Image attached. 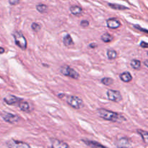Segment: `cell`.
Wrapping results in <instances>:
<instances>
[{"label":"cell","mask_w":148,"mask_h":148,"mask_svg":"<svg viewBox=\"0 0 148 148\" xmlns=\"http://www.w3.org/2000/svg\"><path fill=\"white\" fill-rule=\"evenodd\" d=\"M97 114L101 119H103L106 121H112V122L121 123L127 121V119L121 114L108 111L105 108H98L97 110Z\"/></svg>","instance_id":"6da1fadb"},{"label":"cell","mask_w":148,"mask_h":148,"mask_svg":"<svg viewBox=\"0 0 148 148\" xmlns=\"http://www.w3.org/2000/svg\"><path fill=\"white\" fill-rule=\"evenodd\" d=\"M65 101L69 106L75 109H80L83 107V101L80 98L75 95H65Z\"/></svg>","instance_id":"7a4b0ae2"},{"label":"cell","mask_w":148,"mask_h":148,"mask_svg":"<svg viewBox=\"0 0 148 148\" xmlns=\"http://www.w3.org/2000/svg\"><path fill=\"white\" fill-rule=\"evenodd\" d=\"M14 39V43L22 50H25L27 49V40L24 35L19 31H14L12 34Z\"/></svg>","instance_id":"3957f363"},{"label":"cell","mask_w":148,"mask_h":148,"mask_svg":"<svg viewBox=\"0 0 148 148\" xmlns=\"http://www.w3.org/2000/svg\"><path fill=\"white\" fill-rule=\"evenodd\" d=\"M60 72L62 75H64V76L69 77L72 78L74 79H79V75L77 71L72 69L71 66H67V65H64L61 67Z\"/></svg>","instance_id":"277c9868"},{"label":"cell","mask_w":148,"mask_h":148,"mask_svg":"<svg viewBox=\"0 0 148 148\" xmlns=\"http://www.w3.org/2000/svg\"><path fill=\"white\" fill-rule=\"evenodd\" d=\"M117 148H131L132 146V140L127 137H121L115 142Z\"/></svg>","instance_id":"5b68a950"},{"label":"cell","mask_w":148,"mask_h":148,"mask_svg":"<svg viewBox=\"0 0 148 148\" xmlns=\"http://www.w3.org/2000/svg\"><path fill=\"white\" fill-rule=\"evenodd\" d=\"M1 116L6 122L9 124H16L20 120V117L18 115L11 114V113L2 112L1 114Z\"/></svg>","instance_id":"8992f818"},{"label":"cell","mask_w":148,"mask_h":148,"mask_svg":"<svg viewBox=\"0 0 148 148\" xmlns=\"http://www.w3.org/2000/svg\"><path fill=\"white\" fill-rule=\"evenodd\" d=\"M107 97L109 101L113 102L119 103L122 100V96L119 91L115 90H108L106 92Z\"/></svg>","instance_id":"52a82bcc"},{"label":"cell","mask_w":148,"mask_h":148,"mask_svg":"<svg viewBox=\"0 0 148 148\" xmlns=\"http://www.w3.org/2000/svg\"><path fill=\"white\" fill-rule=\"evenodd\" d=\"M7 146L8 148H31L27 143L15 140H10L7 141Z\"/></svg>","instance_id":"ba28073f"},{"label":"cell","mask_w":148,"mask_h":148,"mask_svg":"<svg viewBox=\"0 0 148 148\" xmlns=\"http://www.w3.org/2000/svg\"><path fill=\"white\" fill-rule=\"evenodd\" d=\"M51 148H70L67 143L57 139H51Z\"/></svg>","instance_id":"9c48e42d"},{"label":"cell","mask_w":148,"mask_h":148,"mask_svg":"<svg viewBox=\"0 0 148 148\" xmlns=\"http://www.w3.org/2000/svg\"><path fill=\"white\" fill-rule=\"evenodd\" d=\"M23 101V99L20 98H18L14 95H7V97L4 98V101L7 104V105H14L16 103H19L20 102Z\"/></svg>","instance_id":"30bf717a"},{"label":"cell","mask_w":148,"mask_h":148,"mask_svg":"<svg viewBox=\"0 0 148 148\" xmlns=\"http://www.w3.org/2000/svg\"><path fill=\"white\" fill-rule=\"evenodd\" d=\"M106 24L108 27L111 29H117L121 26V23L116 18H109L107 20Z\"/></svg>","instance_id":"8fae6325"},{"label":"cell","mask_w":148,"mask_h":148,"mask_svg":"<svg viewBox=\"0 0 148 148\" xmlns=\"http://www.w3.org/2000/svg\"><path fill=\"white\" fill-rule=\"evenodd\" d=\"M82 141L83 142L85 145L90 146V147H95V148H107L104 145H101V143H98V142L92 141V140H82Z\"/></svg>","instance_id":"7c38bea8"},{"label":"cell","mask_w":148,"mask_h":148,"mask_svg":"<svg viewBox=\"0 0 148 148\" xmlns=\"http://www.w3.org/2000/svg\"><path fill=\"white\" fill-rule=\"evenodd\" d=\"M18 106L20 108V109L22 111L25 113H30V104H29L28 102L27 101H23L19 103Z\"/></svg>","instance_id":"4fadbf2b"},{"label":"cell","mask_w":148,"mask_h":148,"mask_svg":"<svg viewBox=\"0 0 148 148\" xmlns=\"http://www.w3.org/2000/svg\"><path fill=\"white\" fill-rule=\"evenodd\" d=\"M119 77L121 81L124 82H130L132 80V76L129 72H122L121 75H119Z\"/></svg>","instance_id":"5bb4252c"},{"label":"cell","mask_w":148,"mask_h":148,"mask_svg":"<svg viewBox=\"0 0 148 148\" xmlns=\"http://www.w3.org/2000/svg\"><path fill=\"white\" fill-rule=\"evenodd\" d=\"M69 10H70L71 13H72L73 15H75V16L80 15V14L82 13V8L77 5H74V6H72V7H70Z\"/></svg>","instance_id":"9a60e30c"},{"label":"cell","mask_w":148,"mask_h":148,"mask_svg":"<svg viewBox=\"0 0 148 148\" xmlns=\"http://www.w3.org/2000/svg\"><path fill=\"white\" fill-rule=\"evenodd\" d=\"M63 42L64 44L66 46H69L74 45V41L72 40V38L69 34H66L64 36L63 38Z\"/></svg>","instance_id":"2e32d148"},{"label":"cell","mask_w":148,"mask_h":148,"mask_svg":"<svg viewBox=\"0 0 148 148\" xmlns=\"http://www.w3.org/2000/svg\"><path fill=\"white\" fill-rule=\"evenodd\" d=\"M137 133L141 136L143 142L148 145V132L144 131V130H137Z\"/></svg>","instance_id":"e0dca14e"},{"label":"cell","mask_w":148,"mask_h":148,"mask_svg":"<svg viewBox=\"0 0 148 148\" xmlns=\"http://www.w3.org/2000/svg\"><path fill=\"white\" fill-rule=\"evenodd\" d=\"M108 6H109L111 9H114V10H125L129 9L128 7H126V6L121 5V4H112V3H108Z\"/></svg>","instance_id":"ac0fdd59"},{"label":"cell","mask_w":148,"mask_h":148,"mask_svg":"<svg viewBox=\"0 0 148 148\" xmlns=\"http://www.w3.org/2000/svg\"><path fill=\"white\" fill-rule=\"evenodd\" d=\"M107 56L110 60H114L117 57V52L114 49H110L107 51Z\"/></svg>","instance_id":"d6986e66"},{"label":"cell","mask_w":148,"mask_h":148,"mask_svg":"<svg viewBox=\"0 0 148 148\" xmlns=\"http://www.w3.org/2000/svg\"><path fill=\"white\" fill-rule=\"evenodd\" d=\"M36 10L38 12L43 14V13H46L47 12L48 6L44 4H38L36 5Z\"/></svg>","instance_id":"ffe728a7"},{"label":"cell","mask_w":148,"mask_h":148,"mask_svg":"<svg viewBox=\"0 0 148 148\" xmlns=\"http://www.w3.org/2000/svg\"><path fill=\"white\" fill-rule=\"evenodd\" d=\"M113 39H114L113 36L108 33H103V34L101 36V40H102L104 43H109V42L112 41Z\"/></svg>","instance_id":"44dd1931"},{"label":"cell","mask_w":148,"mask_h":148,"mask_svg":"<svg viewBox=\"0 0 148 148\" xmlns=\"http://www.w3.org/2000/svg\"><path fill=\"white\" fill-rule=\"evenodd\" d=\"M130 65L134 69H139L141 66V62L138 59H133V60H132Z\"/></svg>","instance_id":"7402d4cb"},{"label":"cell","mask_w":148,"mask_h":148,"mask_svg":"<svg viewBox=\"0 0 148 148\" xmlns=\"http://www.w3.org/2000/svg\"><path fill=\"white\" fill-rule=\"evenodd\" d=\"M101 82H102L103 85H106V86H109V85H112V84L114 83V80H113L112 78L104 77L101 79Z\"/></svg>","instance_id":"603a6c76"},{"label":"cell","mask_w":148,"mask_h":148,"mask_svg":"<svg viewBox=\"0 0 148 148\" xmlns=\"http://www.w3.org/2000/svg\"><path fill=\"white\" fill-rule=\"evenodd\" d=\"M31 28L35 33H38V32L40 30V29H41V27H40V25L38 24V23H32L31 25Z\"/></svg>","instance_id":"cb8c5ba5"},{"label":"cell","mask_w":148,"mask_h":148,"mask_svg":"<svg viewBox=\"0 0 148 148\" xmlns=\"http://www.w3.org/2000/svg\"><path fill=\"white\" fill-rule=\"evenodd\" d=\"M134 27H135L136 29H137V30H140V31L142 32H144V33H146L148 34V30H147V29L143 28V27H142L141 26L139 25H134Z\"/></svg>","instance_id":"d4e9b609"},{"label":"cell","mask_w":148,"mask_h":148,"mask_svg":"<svg viewBox=\"0 0 148 148\" xmlns=\"http://www.w3.org/2000/svg\"><path fill=\"white\" fill-rule=\"evenodd\" d=\"M89 25H90L89 22H88V20H82V21H81V23H80V26H81V27H88V26H89Z\"/></svg>","instance_id":"484cf974"},{"label":"cell","mask_w":148,"mask_h":148,"mask_svg":"<svg viewBox=\"0 0 148 148\" xmlns=\"http://www.w3.org/2000/svg\"><path fill=\"white\" fill-rule=\"evenodd\" d=\"M9 3H10L11 5H17L22 0H8Z\"/></svg>","instance_id":"4316f807"},{"label":"cell","mask_w":148,"mask_h":148,"mask_svg":"<svg viewBox=\"0 0 148 148\" xmlns=\"http://www.w3.org/2000/svg\"><path fill=\"white\" fill-rule=\"evenodd\" d=\"M140 46L142 48H144V49H146V48H148V43L145 41H142L140 43Z\"/></svg>","instance_id":"83f0119b"},{"label":"cell","mask_w":148,"mask_h":148,"mask_svg":"<svg viewBox=\"0 0 148 148\" xmlns=\"http://www.w3.org/2000/svg\"><path fill=\"white\" fill-rule=\"evenodd\" d=\"M89 46L90 48H92V49H95V48H96L97 46H98V45L96 44V43H90V44L89 45Z\"/></svg>","instance_id":"f1b7e54d"},{"label":"cell","mask_w":148,"mask_h":148,"mask_svg":"<svg viewBox=\"0 0 148 148\" xmlns=\"http://www.w3.org/2000/svg\"><path fill=\"white\" fill-rule=\"evenodd\" d=\"M4 53V49L2 47H0V54H2Z\"/></svg>","instance_id":"f546056e"},{"label":"cell","mask_w":148,"mask_h":148,"mask_svg":"<svg viewBox=\"0 0 148 148\" xmlns=\"http://www.w3.org/2000/svg\"><path fill=\"white\" fill-rule=\"evenodd\" d=\"M144 64L146 66H147V67L148 68V60H145L144 62Z\"/></svg>","instance_id":"4dcf8cb0"},{"label":"cell","mask_w":148,"mask_h":148,"mask_svg":"<svg viewBox=\"0 0 148 148\" xmlns=\"http://www.w3.org/2000/svg\"><path fill=\"white\" fill-rule=\"evenodd\" d=\"M147 55H148V52H147Z\"/></svg>","instance_id":"1f68e13d"}]
</instances>
